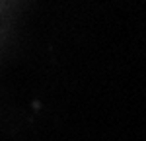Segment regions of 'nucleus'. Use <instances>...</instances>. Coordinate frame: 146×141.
<instances>
[]
</instances>
